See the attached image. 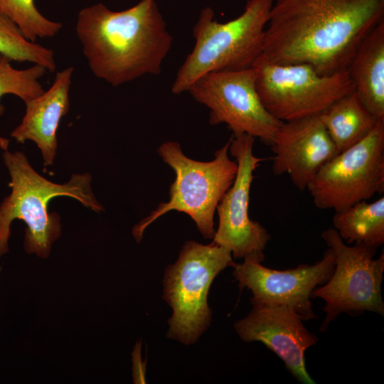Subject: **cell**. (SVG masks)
Instances as JSON below:
<instances>
[{"label":"cell","instance_id":"obj_1","mask_svg":"<svg viewBox=\"0 0 384 384\" xmlns=\"http://www.w3.org/2000/svg\"><path fill=\"white\" fill-rule=\"evenodd\" d=\"M384 21V0H274L263 59L306 63L321 75L348 68L366 36Z\"/></svg>","mask_w":384,"mask_h":384},{"label":"cell","instance_id":"obj_2","mask_svg":"<svg viewBox=\"0 0 384 384\" xmlns=\"http://www.w3.org/2000/svg\"><path fill=\"white\" fill-rule=\"evenodd\" d=\"M75 32L92 74L114 87L159 75L173 43L156 0L120 11L102 3L85 7Z\"/></svg>","mask_w":384,"mask_h":384},{"label":"cell","instance_id":"obj_3","mask_svg":"<svg viewBox=\"0 0 384 384\" xmlns=\"http://www.w3.org/2000/svg\"><path fill=\"white\" fill-rule=\"evenodd\" d=\"M0 143L11 178V193L0 205V257L9 252L10 225L14 219L22 220L27 225L25 251L42 258L49 256L52 244L60 236V218L48 210L49 201L55 197L69 196L97 213L105 210L92 191L90 174H73L63 184L53 183L36 172L23 153H12L4 142Z\"/></svg>","mask_w":384,"mask_h":384},{"label":"cell","instance_id":"obj_4","mask_svg":"<svg viewBox=\"0 0 384 384\" xmlns=\"http://www.w3.org/2000/svg\"><path fill=\"white\" fill-rule=\"evenodd\" d=\"M274 0H248L243 12L226 23L210 7L201 9L193 28L195 45L178 70L171 92H186L201 76L212 72L252 68L262 53L265 31Z\"/></svg>","mask_w":384,"mask_h":384},{"label":"cell","instance_id":"obj_5","mask_svg":"<svg viewBox=\"0 0 384 384\" xmlns=\"http://www.w3.org/2000/svg\"><path fill=\"white\" fill-rule=\"evenodd\" d=\"M230 142L215 152L210 161L186 156L176 142L168 141L159 147V155L174 170L175 179L169 188V201L161 203L133 228L138 242L150 224L171 210L186 213L205 238H213L215 212L237 173V162L228 156Z\"/></svg>","mask_w":384,"mask_h":384},{"label":"cell","instance_id":"obj_6","mask_svg":"<svg viewBox=\"0 0 384 384\" xmlns=\"http://www.w3.org/2000/svg\"><path fill=\"white\" fill-rule=\"evenodd\" d=\"M235 265L231 252L213 242L185 243L163 279V298L173 309L168 337L186 345L198 339L211 320L207 300L211 283L225 267Z\"/></svg>","mask_w":384,"mask_h":384},{"label":"cell","instance_id":"obj_7","mask_svg":"<svg viewBox=\"0 0 384 384\" xmlns=\"http://www.w3.org/2000/svg\"><path fill=\"white\" fill-rule=\"evenodd\" d=\"M252 68L263 105L282 122L319 114L354 91L347 69L321 75L306 63L276 64L260 56Z\"/></svg>","mask_w":384,"mask_h":384},{"label":"cell","instance_id":"obj_8","mask_svg":"<svg viewBox=\"0 0 384 384\" xmlns=\"http://www.w3.org/2000/svg\"><path fill=\"white\" fill-rule=\"evenodd\" d=\"M321 238L334 254L335 267L329 280L311 294V298L326 302V315L320 330L325 331L341 313L358 315L368 311L383 316V252L374 259L376 248L346 245L334 228L323 231Z\"/></svg>","mask_w":384,"mask_h":384},{"label":"cell","instance_id":"obj_9","mask_svg":"<svg viewBox=\"0 0 384 384\" xmlns=\"http://www.w3.org/2000/svg\"><path fill=\"white\" fill-rule=\"evenodd\" d=\"M316 208L338 212L384 192V120L358 143L337 154L309 182Z\"/></svg>","mask_w":384,"mask_h":384},{"label":"cell","instance_id":"obj_10","mask_svg":"<svg viewBox=\"0 0 384 384\" xmlns=\"http://www.w3.org/2000/svg\"><path fill=\"white\" fill-rule=\"evenodd\" d=\"M187 91L209 109L210 124H227L233 136L246 134L271 146L283 123L263 105L252 68L208 73L196 80Z\"/></svg>","mask_w":384,"mask_h":384},{"label":"cell","instance_id":"obj_11","mask_svg":"<svg viewBox=\"0 0 384 384\" xmlns=\"http://www.w3.org/2000/svg\"><path fill=\"white\" fill-rule=\"evenodd\" d=\"M230 141L229 151L237 162V173L217 206L218 226L212 242L229 250L235 259L262 262L271 236L257 221L250 219L249 204L253 173L264 159L253 154V137L243 134L232 136Z\"/></svg>","mask_w":384,"mask_h":384},{"label":"cell","instance_id":"obj_12","mask_svg":"<svg viewBox=\"0 0 384 384\" xmlns=\"http://www.w3.org/2000/svg\"><path fill=\"white\" fill-rule=\"evenodd\" d=\"M334 254L331 248L315 264L277 270L261 262L244 260L234 265L233 275L240 289L251 290L252 306L284 305L292 309L303 321L317 318L310 299L313 291L324 284L334 272Z\"/></svg>","mask_w":384,"mask_h":384},{"label":"cell","instance_id":"obj_13","mask_svg":"<svg viewBox=\"0 0 384 384\" xmlns=\"http://www.w3.org/2000/svg\"><path fill=\"white\" fill-rule=\"evenodd\" d=\"M245 318L234 324L238 336L245 342L260 341L282 360L286 368L300 383L314 384L305 366L307 348L318 338L309 331L303 319L284 305L252 306Z\"/></svg>","mask_w":384,"mask_h":384},{"label":"cell","instance_id":"obj_14","mask_svg":"<svg viewBox=\"0 0 384 384\" xmlns=\"http://www.w3.org/2000/svg\"><path fill=\"white\" fill-rule=\"evenodd\" d=\"M270 146L274 174L289 175L301 191L338 154L319 114L283 122Z\"/></svg>","mask_w":384,"mask_h":384},{"label":"cell","instance_id":"obj_15","mask_svg":"<svg viewBox=\"0 0 384 384\" xmlns=\"http://www.w3.org/2000/svg\"><path fill=\"white\" fill-rule=\"evenodd\" d=\"M73 67L56 73L50 87L36 98L25 102L26 112L21 122L10 136L17 142H34L41 149L45 166L53 164L56 149V132L60 120L70 107L69 90Z\"/></svg>","mask_w":384,"mask_h":384},{"label":"cell","instance_id":"obj_16","mask_svg":"<svg viewBox=\"0 0 384 384\" xmlns=\"http://www.w3.org/2000/svg\"><path fill=\"white\" fill-rule=\"evenodd\" d=\"M347 70L362 102L384 119V21L363 40Z\"/></svg>","mask_w":384,"mask_h":384},{"label":"cell","instance_id":"obj_17","mask_svg":"<svg viewBox=\"0 0 384 384\" xmlns=\"http://www.w3.org/2000/svg\"><path fill=\"white\" fill-rule=\"evenodd\" d=\"M319 114L338 153L361 142L384 120L368 110L355 90L341 97Z\"/></svg>","mask_w":384,"mask_h":384},{"label":"cell","instance_id":"obj_18","mask_svg":"<svg viewBox=\"0 0 384 384\" xmlns=\"http://www.w3.org/2000/svg\"><path fill=\"white\" fill-rule=\"evenodd\" d=\"M332 220L334 228L348 244L377 248L384 242V196L335 212Z\"/></svg>","mask_w":384,"mask_h":384},{"label":"cell","instance_id":"obj_19","mask_svg":"<svg viewBox=\"0 0 384 384\" xmlns=\"http://www.w3.org/2000/svg\"><path fill=\"white\" fill-rule=\"evenodd\" d=\"M0 55L11 60L42 65L51 73L56 69L54 52L26 39L18 26L1 11Z\"/></svg>","mask_w":384,"mask_h":384},{"label":"cell","instance_id":"obj_20","mask_svg":"<svg viewBox=\"0 0 384 384\" xmlns=\"http://www.w3.org/2000/svg\"><path fill=\"white\" fill-rule=\"evenodd\" d=\"M0 11L14 22L30 41L53 38L63 24L45 17L36 8L34 0H0Z\"/></svg>","mask_w":384,"mask_h":384},{"label":"cell","instance_id":"obj_21","mask_svg":"<svg viewBox=\"0 0 384 384\" xmlns=\"http://www.w3.org/2000/svg\"><path fill=\"white\" fill-rule=\"evenodd\" d=\"M8 57L0 55V100L8 94L14 95L24 102L44 92L40 80L47 70L42 65L33 64L26 69L14 68ZM4 107L0 102V115Z\"/></svg>","mask_w":384,"mask_h":384}]
</instances>
